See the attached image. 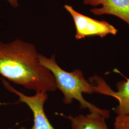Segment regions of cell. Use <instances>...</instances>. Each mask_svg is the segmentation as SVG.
<instances>
[{"label": "cell", "mask_w": 129, "mask_h": 129, "mask_svg": "<svg viewBox=\"0 0 129 129\" xmlns=\"http://www.w3.org/2000/svg\"><path fill=\"white\" fill-rule=\"evenodd\" d=\"M6 1H7L13 7L17 8L18 7L19 0H6Z\"/></svg>", "instance_id": "cell-9"}, {"label": "cell", "mask_w": 129, "mask_h": 129, "mask_svg": "<svg viewBox=\"0 0 129 129\" xmlns=\"http://www.w3.org/2000/svg\"><path fill=\"white\" fill-rule=\"evenodd\" d=\"M39 54L34 45L20 39L0 41V75L36 92L55 91L54 76L40 63Z\"/></svg>", "instance_id": "cell-1"}, {"label": "cell", "mask_w": 129, "mask_h": 129, "mask_svg": "<svg viewBox=\"0 0 129 129\" xmlns=\"http://www.w3.org/2000/svg\"><path fill=\"white\" fill-rule=\"evenodd\" d=\"M64 7L74 20L77 39L93 36L103 37L109 34L115 35L118 32L117 29L106 21H99L85 16L69 5H65Z\"/></svg>", "instance_id": "cell-3"}, {"label": "cell", "mask_w": 129, "mask_h": 129, "mask_svg": "<svg viewBox=\"0 0 129 129\" xmlns=\"http://www.w3.org/2000/svg\"><path fill=\"white\" fill-rule=\"evenodd\" d=\"M86 5H102L93 8L90 12L96 15L110 14L116 16L127 23L129 26V0H84Z\"/></svg>", "instance_id": "cell-5"}, {"label": "cell", "mask_w": 129, "mask_h": 129, "mask_svg": "<svg viewBox=\"0 0 129 129\" xmlns=\"http://www.w3.org/2000/svg\"><path fill=\"white\" fill-rule=\"evenodd\" d=\"M3 83L5 88L18 96L19 102L26 104L32 112L34 117L32 127L28 129L21 127L20 129H55L48 119L44 111V105L48 99L46 93L36 92L34 95L29 96L16 90L5 79H3Z\"/></svg>", "instance_id": "cell-4"}, {"label": "cell", "mask_w": 129, "mask_h": 129, "mask_svg": "<svg viewBox=\"0 0 129 129\" xmlns=\"http://www.w3.org/2000/svg\"><path fill=\"white\" fill-rule=\"evenodd\" d=\"M39 60L53 75L56 88L64 95L63 102L65 104H71L75 100L80 103L81 109H88L90 112L100 113L107 119L110 117L109 111L98 108L87 102L83 97V93H97L105 95L108 85L103 78L98 76L91 78L90 80L96 84L94 85L85 79L80 70L77 69L68 72L62 69L56 63L55 55L47 58L39 54Z\"/></svg>", "instance_id": "cell-2"}, {"label": "cell", "mask_w": 129, "mask_h": 129, "mask_svg": "<svg viewBox=\"0 0 129 129\" xmlns=\"http://www.w3.org/2000/svg\"><path fill=\"white\" fill-rule=\"evenodd\" d=\"M118 90L111 91L110 96L116 98L119 102V105L114 109L118 115L129 114V79L126 81H120L117 84Z\"/></svg>", "instance_id": "cell-7"}, {"label": "cell", "mask_w": 129, "mask_h": 129, "mask_svg": "<svg viewBox=\"0 0 129 129\" xmlns=\"http://www.w3.org/2000/svg\"><path fill=\"white\" fill-rule=\"evenodd\" d=\"M66 118L71 121L72 129H108L105 122L107 118L98 113L75 117L69 115Z\"/></svg>", "instance_id": "cell-6"}, {"label": "cell", "mask_w": 129, "mask_h": 129, "mask_svg": "<svg viewBox=\"0 0 129 129\" xmlns=\"http://www.w3.org/2000/svg\"><path fill=\"white\" fill-rule=\"evenodd\" d=\"M114 129H129V114L118 115L114 123Z\"/></svg>", "instance_id": "cell-8"}]
</instances>
